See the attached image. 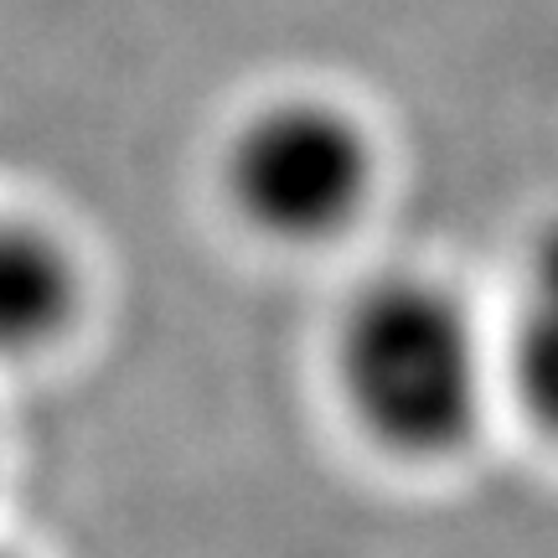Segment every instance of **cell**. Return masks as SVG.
<instances>
[{"instance_id": "3957f363", "label": "cell", "mask_w": 558, "mask_h": 558, "mask_svg": "<svg viewBox=\"0 0 558 558\" xmlns=\"http://www.w3.org/2000/svg\"><path fill=\"white\" fill-rule=\"evenodd\" d=\"M83 275L37 218L0 213V362L52 352L78 320Z\"/></svg>"}, {"instance_id": "5b68a950", "label": "cell", "mask_w": 558, "mask_h": 558, "mask_svg": "<svg viewBox=\"0 0 558 558\" xmlns=\"http://www.w3.org/2000/svg\"><path fill=\"white\" fill-rule=\"evenodd\" d=\"M0 558H11V554H0Z\"/></svg>"}, {"instance_id": "277c9868", "label": "cell", "mask_w": 558, "mask_h": 558, "mask_svg": "<svg viewBox=\"0 0 558 558\" xmlns=\"http://www.w3.org/2000/svg\"><path fill=\"white\" fill-rule=\"evenodd\" d=\"M507 378L522 414L558 445V222L533 243L522 269L507 337Z\"/></svg>"}, {"instance_id": "7a4b0ae2", "label": "cell", "mask_w": 558, "mask_h": 558, "mask_svg": "<svg viewBox=\"0 0 558 558\" xmlns=\"http://www.w3.org/2000/svg\"><path fill=\"white\" fill-rule=\"evenodd\" d=\"M378 135L331 94H275L254 104L222 145L228 207L284 248H326L357 233L378 197Z\"/></svg>"}, {"instance_id": "6da1fadb", "label": "cell", "mask_w": 558, "mask_h": 558, "mask_svg": "<svg viewBox=\"0 0 558 558\" xmlns=\"http://www.w3.org/2000/svg\"><path fill=\"white\" fill-rule=\"evenodd\" d=\"M331 373L352 424L414 465L460 456L492 399V347L471 305L435 275L362 284L337 320Z\"/></svg>"}]
</instances>
